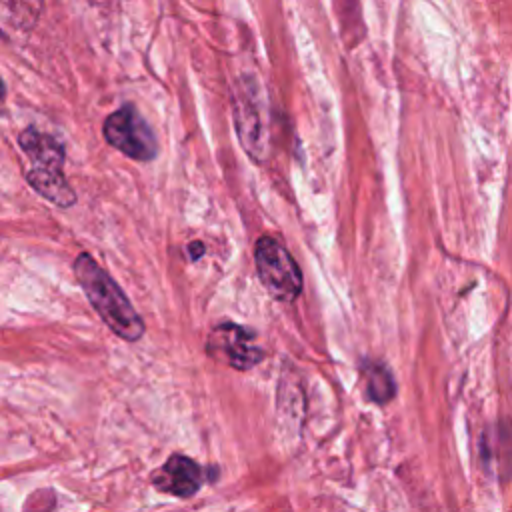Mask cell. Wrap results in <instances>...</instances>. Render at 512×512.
Returning <instances> with one entry per match:
<instances>
[{
	"mask_svg": "<svg viewBox=\"0 0 512 512\" xmlns=\"http://www.w3.org/2000/svg\"><path fill=\"white\" fill-rule=\"evenodd\" d=\"M74 274L88 302L104 324L122 340L136 342L144 334V322L116 284V280L86 252L74 260Z\"/></svg>",
	"mask_w": 512,
	"mask_h": 512,
	"instance_id": "obj_1",
	"label": "cell"
},
{
	"mask_svg": "<svg viewBox=\"0 0 512 512\" xmlns=\"http://www.w3.org/2000/svg\"><path fill=\"white\" fill-rule=\"evenodd\" d=\"M256 272L266 292L280 302H292L302 292V272L292 254L272 236H260L254 244Z\"/></svg>",
	"mask_w": 512,
	"mask_h": 512,
	"instance_id": "obj_2",
	"label": "cell"
},
{
	"mask_svg": "<svg viewBox=\"0 0 512 512\" xmlns=\"http://www.w3.org/2000/svg\"><path fill=\"white\" fill-rule=\"evenodd\" d=\"M104 138L110 146L132 160L146 162L158 152L154 132L134 106H122L104 122Z\"/></svg>",
	"mask_w": 512,
	"mask_h": 512,
	"instance_id": "obj_3",
	"label": "cell"
},
{
	"mask_svg": "<svg viewBox=\"0 0 512 512\" xmlns=\"http://www.w3.org/2000/svg\"><path fill=\"white\" fill-rule=\"evenodd\" d=\"M234 102L238 138L246 152L260 162L268 152V114L258 84L254 80H242Z\"/></svg>",
	"mask_w": 512,
	"mask_h": 512,
	"instance_id": "obj_4",
	"label": "cell"
},
{
	"mask_svg": "<svg viewBox=\"0 0 512 512\" xmlns=\"http://www.w3.org/2000/svg\"><path fill=\"white\" fill-rule=\"evenodd\" d=\"M206 352L236 370H250L264 356L262 348L256 344V334L232 322L218 324L210 330Z\"/></svg>",
	"mask_w": 512,
	"mask_h": 512,
	"instance_id": "obj_5",
	"label": "cell"
},
{
	"mask_svg": "<svg viewBox=\"0 0 512 512\" xmlns=\"http://www.w3.org/2000/svg\"><path fill=\"white\" fill-rule=\"evenodd\" d=\"M152 482L160 492L190 498L204 482V470L184 454H172L162 468L152 474Z\"/></svg>",
	"mask_w": 512,
	"mask_h": 512,
	"instance_id": "obj_6",
	"label": "cell"
},
{
	"mask_svg": "<svg viewBox=\"0 0 512 512\" xmlns=\"http://www.w3.org/2000/svg\"><path fill=\"white\" fill-rule=\"evenodd\" d=\"M20 148L32 160V168H46V170H62L66 152L64 146L50 134H44L36 128H26L18 136Z\"/></svg>",
	"mask_w": 512,
	"mask_h": 512,
	"instance_id": "obj_7",
	"label": "cell"
},
{
	"mask_svg": "<svg viewBox=\"0 0 512 512\" xmlns=\"http://www.w3.org/2000/svg\"><path fill=\"white\" fill-rule=\"evenodd\" d=\"M28 184L46 200L60 208H68L76 202V194L68 184L62 170H46V168H32L26 174Z\"/></svg>",
	"mask_w": 512,
	"mask_h": 512,
	"instance_id": "obj_8",
	"label": "cell"
},
{
	"mask_svg": "<svg viewBox=\"0 0 512 512\" xmlns=\"http://www.w3.org/2000/svg\"><path fill=\"white\" fill-rule=\"evenodd\" d=\"M366 394L376 404H386L396 394V384L390 370L380 362H366L364 366Z\"/></svg>",
	"mask_w": 512,
	"mask_h": 512,
	"instance_id": "obj_9",
	"label": "cell"
},
{
	"mask_svg": "<svg viewBox=\"0 0 512 512\" xmlns=\"http://www.w3.org/2000/svg\"><path fill=\"white\" fill-rule=\"evenodd\" d=\"M40 6V0H2V6H4V20H8L10 16H14V26L22 24V20L26 18L28 22H32V16L38 14V8Z\"/></svg>",
	"mask_w": 512,
	"mask_h": 512,
	"instance_id": "obj_10",
	"label": "cell"
},
{
	"mask_svg": "<svg viewBox=\"0 0 512 512\" xmlns=\"http://www.w3.org/2000/svg\"><path fill=\"white\" fill-rule=\"evenodd\" d=\"M202 254H204V244H202V242H192V244H188V256H190L192 260H198Z\"/></svg>",
	"mask_w": 512,
	"mask_h": 512,
	"instance_id": "obj_11",
	"label": "cell"
}]
</instances>
